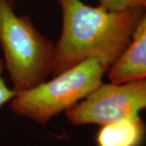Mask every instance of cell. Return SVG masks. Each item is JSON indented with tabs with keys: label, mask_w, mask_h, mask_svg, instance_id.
<instances>
[{
	"label": "cell",
	"mask_w": 146,
	"mask_h": 146,
	"mask_svg": "<svg viewBox=\"0 0 146 146\" xmlns=\"http://www.w3.org/2000/svg\"><path fill=\"white\" fill-rule=\"evenodd\" d=\"M0 46L16 95L46 81L52 73L55 45L29 16L16 14L14 0H0Z\"/></svg>",
	"instance_id": "cell-2"
},
{
	"label": "cell",
	"mask_w": 146,
	"mask_h": 146,
	"mask_svg": "<svg viewBox=\"0 0 146 146\" xmlns=\"http://www.w3.org/2000/svg\"><path fill=\"white\" fill-rule=\"evenodd\" d=\"M112 83L146 78V7L125 50L108 70Z\"/></svg>",
	"instance_id": "cell-5"
},
{
	"label": "cell",
	"mask_w": 146,
	"mask_h": 146,
	"mask_svg": "<svg viewBox=\"0 0 146 146\" xmlns=\"http://www.w3.org/2000/svg\"><path fill=\"white\" fill-rule=\"evenodd\" d=\"M114 62L99 56L90 57L34 88L16 94L11 110L40 124L66 111L84 99L102 83V79Z\"/></svg>",
	"instance_id": "cell-3"
},
{
	"label": "cell",
	"mask_w": 146,
	"mask_h": 146,
	"mask_svg": "<svg viewBox=\"0 0 146 146\" xmlns=\"http://www.w3.org/2000/svg\"><path fill=\"white\" fill-rule=\"evenodd\" d=\"M99 5L110 11H122L133 7H145L146 0H98Z\"/></svg>",
	"instance_id": "cell-7"
},
{
	"label": "cell",
	"mask_w": 146,
	"mask_h": 146,
	"mask_svg": "<svg viewBox=\"0 0 146 146\" xmlns=\"http://www.w3.org/2000/svg\"><path fill=\"white\" fill-rule=\"evenodd\" d=\"M63 13V29L55 50L53 76L90 57L114 63L125 50L145 12V7L110 11L81 0H57Z\"/></svg>",
	"instance_id": "cell-1"
},
{
	"label": "cell",
	"mask_w": 146,
	"mask_h": 146,
	"mask_svg": "<svg viewBox=\"0 0 146 146\" xmlns=\"http://www.w3.org/2000/svg\"><path fill=\"white\" fill-rule=\"evenodd\" d=\"M4 69V63L2 59H0V108L7 103V102L16 96L15 92L12 89H9L6 84L5 80L3 78V72Z\"/></svg>",
	"instance_id": "cell-8"
},
{
	"label": "cell",
	"mask_w": 146,
	"mask_h": 146,
	"mask_svg": "<svg viewBox=\"0 0 146 146\" xmlns=\"http://www.w3.org/2000/svg\"><path fill=\"white\" fill-rule=\"evenodd\" d=\"M145 138L146 127L136 115L102 125L95 141L97 146H142Z\"/></svg>",
	"instance_id": "cell-6"
},
{
	"label": "cell",
	"mask_w": 146,
	"mask_h": 146,
	"mask_svg": "<svg viewBox=\"0 0 146 146\" xmlns=\"http://www.w3.org/2000/svg\"><path fill=\"white\" fill-rule=\"evenodd\" d=\"M146 109V78L123 83H102L84 99L67 110L75 126L98 124L139 115Z\"/></svg>",
	"instance_id": "cell-4"
}]
</instances>
